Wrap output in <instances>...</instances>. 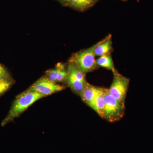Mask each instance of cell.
Listing matches in <instances>:
<instances>
[{
    "label": "cell",
    "instance_id": "obj_10",
    "mask_svg": "<svg viewBox=\"0 0 153 153\" xmlns=\"http://www.w3.org/2000/svg\"><path fill=\"white\" fill-rule=\"evenodd\" d=\"M96 61L98 66L111 70L113 73L117 71L115 68L112 57L110 55L100 56L96 60Z\"/></svg>",
    "mask_w": 153,
    "mask_h": 153
},
{
    "label": "cell",
    "instance_id": "obj_6",
    "mask_svg": "<svg viewBox=\"0 0 153 153\" xmlns=\"http://www.w3.org/2000/svg\"><path fill=\"white\" fill-rule=\"evenodd\" d=\"M66 88L64 85L51 81L47 76L38 79L27 90L37 92L44 97L62 91Z\"/></svg>",
    "mask_w": 153,
    "mask_h": 153
},
{
    "label": "cell",
    "instance_id": "obj_13",
    "mask_svg": "<svg viewBox=\"0 0 153 153\" xmlns=\"http://www.w3.org/2000/svg\"><path fill=\"white\" fill-rule=\"evenodd\" d=\"M13 84L10 79H0V96L8 90Z\"/></svg>",
    "mask_w": 153,
    "mask_h": 153
},
{
    "label": "cell",
    "instance_id": "obj_12",
    "mask_svg": "<svg viewBox=\"0 0 153 153\" xmlns=\"http://www.w3.org/2000/svg\"><path fill=\"white\" fill-rule=\"evenodd\" d=\"M61 63H58L55 68L49 69L47 71V77L52 82L57 83V77L60 71Z\"/></svg>",
    "mask_w": 153,
    "mask_h": 153
},
{
    "label": "cell",
    "instance_id": "obj_3",
    "mask_svg": "<svg viewBox=\"0 0 153 153\" xmlns=\"http://www.w3.org/2000/svg\"><path fill=\"white\" fill-rule=\"evenodd\" d=\"M125 110V103L121 102L111 96L106 88L105 94V107L102 118L111 123L120 120Z\"/></svg>",
    "mask_w": 153,
    "mask_h": 153
},
{
    "label": "cell",
    "instance_id": "obj_14",
    "mask_svg": "<svg viewBox=\"0 0 153 153\" xmlns=\"http://www.w3.org/2000/svg\"><path fill=\"white\" fill-rule=\"evenodd\" d=\"M10 79L8 71L0 64V79Z\"/></svg>",
    "mask_w": 153,
    "mask_h": 153
},
{
    "label": "cell",
    "instance_id": "obj_1",
    "mask_svg": "<svg viewBox=\"0 0 153 153\" xmlns=\"http://www.w3.org/2000/svg\"><path fill=\"white\" fill-rule=\"evenodd\" d=\"M44 96L34 91L26 90L19 94L13 102L10 111L1 123L4 127L27 109L36 102L44 98Z\"/></svg>",
    "mask_w": 153,
    "mask_h": 153
},
{
    "label": "cell",
    "instance_id": "obj_8",
    "mask_svg": "<svg viewBox=\"0 0 153 153\" xmlns=\"http://www.w3.org/2000/svg\"><path fill=\"white\" fill-rule=\"evenodd\" d=\"M112 49L111 36L108 35L103 40L97 44L96 47L94 49V54L95 56L99 57L109 55Z\"/></svg>",
    "mask_w": 153,
    "mask_h": 153
},
{
    "label": "cell",
    "instance_id": "obj_2",
    "mask_svg": "<svg viewBox=\"0 0 153 153\" xmlns=\"http://www.w3.org/2000/svg\"><path fill=\"white\" fill-rule=\"evenodd\" d=\"M66 82L71 91L76 95H81L88 82L85 73L72 60H70L67 67Z\"/></svg>",
    "mask_w": 153,
    "mask_h": 153
},
{
    "label": "cell",
    "instance_id": "obj_5",
    "mask_svg": "<svg viewBox=\"0 0 153 153\" xmlns=\"http://www.w3.org/2000/svg\"><path fill=\"white\" fill-rule=\"evenodd\" d=\"M113 74L112 83L108 89V91L116 99L125 103L129 84V79L117 71L114 72Z\"/></svg>",
    "mask_w": 153,
    "mask_h": 153
},
{
    "label": "cell",
    "instance_id": "obj_15",
    "mask_svg": "<svg viewBox=\"0 0 153 153\" xmlns=\"http://www.w3.org/2000/svg\"><path fill=\"white\" fill-rule=\"evenodd\" d=\"M63 1H68V0H63Z\"/></svg>",
    "mask_w": 153,
    "mask_h": 153
},
{
    "label": "cell",
    "instance_id": "obj_7",
    "mask_svg": "<svg viewBox=\"0 0 153 153\" xmlns=\"http://www.w3.org/2000/svg\"><path fill=\"white\" fill-rule=\"evenodd\" d=\"M97 86L87 83L80 95L83 102L95 111V99Z\"/></svg>",
    "mask_w": 153,
    "mask_h": 153
},
{
    "label": "cell",
    "instance_id": "obj_11",
    "mask_svg": "<svg viewBox=\"0 0 153 153\" xmlns=\"http://www.w3.org/2000/svg\"><path fill=\"white\" fill-rule=\"evenodd\" d=\"M94 0H68V2L76 8L84 9L91 6Z\"/></svg>",
    "mask_w": 153,
    "mask_h": 153
},
{
    "label": "cell",
    "instance_id": "obj_9",
    "mask_svg": "<svg viewBox=\"0 0 153 153\" xmlns=\"http://www.w3.org/2000/svg\"><path fill=\"white\" fill-rule=\"evenodd\" d=\"M106 88L97 87L95 99V111L102 117L105 107V94Z\"/></svg>",
    "mask_w": 153,
    "mask_h": 153
},
{
    "label": "cell",
    "instance_id": "obj_4",
    "mask_svg": "<svg viewBox=\"0 0 153 153\" xmlns=\"http://www.w3.org/2000/svg\"><path fill=\"white\" fill-rule=\"evenodd\" d=\"M96 46L97 44L90 48L79 51L74 54L71 58V60L76 63L85 74L94 71L98 67L94 54Z\"/></svg>",
    "mask_w": 153,
    "mask_h": 153
}]
</instances>
